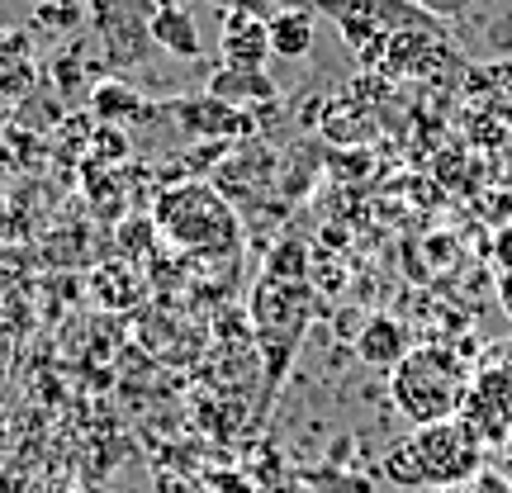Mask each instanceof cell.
<instances>
[{"label": "cell", "instance_id": "7a4b0ae2", "mask_svg": "<svg viewBox=\"0 0 512 493\" xmlns=\"http://www.w3.org/2000/svg\"><path fill=\"white\" fill-rule=\"evenodd\" d=\"M470 370L456 351L446 347H413L399 366L389 370V399L413 427L460 418V403L470 394Z\"/></svg>", "mask_w": 512, "mask_h": 493}, {"label": "cell", "instance_id": "7402d4cb", "mask_svg": "<svg viewBox=\"0 0 512 493\" xmlns=\"http://www.w3.org/2000/svg\"><path fill=\"white\" fill-rule=\"evenodd\" d=\"M498 361H503V366L512 370V342H508V347H503V351H498Z\"/></svg>", "mask_w": 512, "mask_h": 493}, {"label": "cell", "instance_id": "4fadbf2b", "mask_svg": "<svg viewBox=\"0 0 512 493\" xmlns=\"http://www.w3.org/2000/svg\"><path fill=\"white\" fill-rule=\"evenodd\" d=\"M261 275H275V280H309V247L299 238H280L266 256Z\"/></svg>", "mask_w": 512, "mask_h": 493}, {"label": "cell", "instance_id": "6da1fadb", "mask_svg": "<svg viewBox=\"0 0 512 493\" xmlns=\"http://www.w3.org/2000/svg\"><path fill=\"white\" fill-rule=\"evenodd\" d=\"M247 318H252V342L261 351V370H266V399H261V413H266L313 323V285L261 275L252 285V299H247Z\"/></svg>", "mask_w": 512, "mask_h": 493}, {"label": "cell", "instance_id": "ffe728a7", "mask_svg": "<svg viewBox=\"0 0 512 493\" xmlns=\"http://www.w3.org/2000/svg\"><path fill=\"white\" fill-rule=\"evenodd\" d=\"M475 489H479V493H512L508 484H503V479H494V475H479V479H475Z\"/></svg>", "mask_w": 512, "mask_h": 493}, {"label": "cell", "instance_id": "30bf717a", "mask_svg": "<svg viewBox=\"0 0 512 493\" xmlns=\"http://www.w3.org/2000/svg\"><path fill=\"white\" fill-rule=\"evenodd\" d=\"M408 351H413L408 328H403L399 318H389V313H375L366 328L356 332V356H361L366 366H375V370H394Z\"/></svg>", "mask_w": 512, "mask_h": 493}, {"label": "cell", "instance_id": "9c48e42d", "mask_svg": "<svg viewBox=\"0 0 512 493\" xmlns=\"http://www.w3.org/2000/svg\"><path fill=\"white\" fill-rule=\"evenodd\" d=\"M176 114H181V124L190 128V133H214L219 143H228V138H242V133H252V119H247L238 105L219 100V95L181 100V105H176Z\"/></svg>", "mask_w": 512, "mask_h": 493}, {"label": "cell", "instance_id": "52a82bcc", "mask_svg": "<svg viewBox=\"0 0 512 493\" xmlns=\"http://www.w3.org/2000/svg\"><path fill=\"white\" fill-rule=\"evenodd\" d=\"M223 62L233 67V72H261L266 67V57H271V29H266V19L247 15L238 5H228V15H223Z\"/></svg>", "mask_w": 512, "mask_h": 493}, {"label": "cell", "instance_id": "5bb4252c", "mask_svg": "<svg viewBox=\"0 0 512 493\" xmlns=\"http://www.w3.org/2000/svg\"><path fill=\"white\" fill-rule=\"evenodd\" d=\"M95 110L105 114V119H119V114L114 110H143V100H138V95L133 91H124V86H119V81H110V86H100V91H95Z\"/></svg>", "mask_w": 512, "mask_h": 493}, {"label": "cell", "instance_id": "2e32d148", "mask_svg": "<svg viewBox=\"0 0 512 493\" xmlns=\"http://www.w3.org/2000/svg\"><path fill=\"white\" fill-rule=\"evenodd\" d=\"M91 152L100 157V162H119V157L128 152V143L119 138V133H114V128H100V133H95V147H91Z\"/></svg>", "mask_w": 512, "mask_h": 493}, {"label": "cell", "instance_id": "ac0fdd59", "mask_svg": "<svg viewBox=\"0 0 512 493\" xmlns=\"http://www.w3.org/2000/svg\"><path fill=\"white\" fill-rule=\"evenodd\" d=\"M494 252H498V261H503V271H512V228H503V233H498Z\"/></svg>", "mask_w": 512, "mask_h": 493}, {"label": "cell", "instance_id": "44dd1931", "mask_svg": "<svg viewBox=\"0 0 512 493\" xmlns=\"http://www.w3.org/2000/svg\"><path fill=\"white\" fill-rule=\"evenodd\" d=\"M432 493H479L475 484H456V489H432Z\"/></svg>", "mask_w": 512, "mask_h": 493}, {"label": "cell", "instance_id": "603a6c76", "mask_svg": "<svg viewBox=\"0 0 512 493\" xmlns=\"http://www.w3.org/2000/svg\"><path fill=\"white\" fill-rule=\"evenodd\" d=\"M48 493H86V489H76V484H57V489H48Z\"/></svg>", "mask_w": 512, "mask_h": 493}, {"label": "cell", "instance_id": "277c9868", "mask_svg": "<svg viewBox=\"0 0 512 493\" xmlns=\"http://www.w3.org/2000/svg\"><path fill=\"white\" fill-rule=\"evenodd\" d=\"M408 446H413V460H418L422 489H456V484H475L484 475V451L489 446L470 432L465 418L413 427Z\"/></svg>", "mask_w": 512, "mask_h": 493}, {"label": "cell", "instance_id": "8992f818", "mask_svg": "<svg viewBox=\"0 0 512 493\" xmlns=\"http://www.w3.org/2000/svg\"><path fill=\"white\" fill-rule=\"evenodd\" d=\"M91 15L114 67L143 62L152 48V0H91Z\"/></svg>", "mask_w": 512, "mask_h": 493}, {"label": "cell", "instance_id": "ba28073f", "mask_svg": "<svg viewBox=\"0 0 512 493\" xmlns=\"http://www.w3.org/2000/svg\"><path fill=\"white\" fill-rule=\"evenodd\" d=\"M152 43L166 48L171 57H185V62L204 57L200 24H195V15L185 10L181 0H157V5H152Z\"/></svg>", "mask_w": 512, "mask_h": 493}, {"label": "cell", "instance_id": "7c38bea8", "mask_svg": "<svg viewBox=\"0 0 512 493\" xmlns=\"http://www.w3.org/2000/svg\"><path fill=\"white\" fill-rule=\"evenodd\" d=\"M209 95H219L228 105H242V100H275V81L266 72H233V67H228L223 76H214Z\"/></svg>", "mask_w": 512, "mask_h": 493}, {"label": "cell", "instance_id": "5b68a950", "mask_svg": "<svg viewBox=\"0 0 512 493\" xmlns=\"http://www.w3.org/2000/svg\"><path fill=\"white\" fill-rule=\"evenodd\" d=\"M460 418L470 422L484 446H508L512 437V370L494 361L489 370H479L470 380V394L460 403Z\"/></svg>", "mask_w": 512, "mask_h": 493}, {"label": "cell", "instance_id": "e0dca14e", "mask_svg": "<svg viewBox=\"0 0 512 493\" xmlns=\"http://www.w3.org/2000/svg\"><path fill=\"white\" fill-rule=\"evenodd\" d=\"M413 5H418L422 15H460L470 0H413Z\"/></svg>", "mask_w": 512, "mask_h": 493}, {"label": "cell", "instance_id": "9a60e30c", "mask_svg": "<svg viewBox=\"0 0 512 493\" xmlns=\"http://www.w3.org/2000/svg\"><path fill=\"white\" fill-rule=\"evenodd\" d=\"M152 238H157V219H133L119 228V247H124V252H147Z\"/></svg>", "mask_w": 512, "mask_h": 493}, {"label": "cell", "instance_id": "8fae6325", "mask_svg": "<svg viewBox=\"0 0 512 493\" xmlns=\"http://www.w3.org/2000/svg\"><path fill=\"white\" fill-rule=\"evenodd\" d=\"M266 29H271V53L275 57H304L313 48V10L309 5H285V10H275L266 19Z\"/></svg>", "mask_w": 512, "mask_h": 493}, {"label": "cell", "instance_id": "3957f363", "mask_svg": "<svg viewBox=\"0 0 512 493\" xmlns=\"http://www.w3.org/2000/svg\"><path fill=\"white\" fill-rule=\"evenodd\" d=\"M157 233L171 238L176 247L185 252H233L242 242L238 233V214H233V204L223 200L219 185H204V181H190V185H171L162 190V200H157Z\"/></svg>", "mask_w": 512, "mask_h": 493}, {"label": "cell", "instance_id": "d6986e66", "mask_svg": "<svg viewBox=\"0 0 512 493\" xmlns=\"http://www.w3.org/2000/svg\"><path fill=\"white\" fill-rule=\"evenodd\" d=\"M498 304L512 318V271H498Z\"/></svg>", "mask_w": 512, "mask_h": 493}]
</instances>
